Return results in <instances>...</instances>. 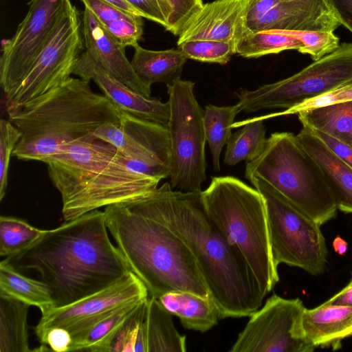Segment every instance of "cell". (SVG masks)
I'll use <instances>...</instances> for the list:
<instances>
[{
	"label": "cell",
	"mask_w": 352,
	"mask_h": 352,
	"mask_svg": "<svg viewBox=\"0 0 352 352\" xmlns=\"http://www.w3.org/2000/svg\"><path fill=\"white\" fill-rule=\"evenodd\" d=\"M280 1H292V0H280Z\"/></svg>",
	"instance_id": "7dc6e473"
},
{
	"label": "cell",
	"mask_w": 352,
	"mask_h": 352,
	"mask_svg": "<svg viewBox=\"0 0 352 352\" xmlns=\"http://www.w3.org/2000/svg\"><path fill=\"white\" fill-rule=\"evenodd\" d=\"M303 47L301 41L280 30L248 32L236 44V54L244 58H258Z\"/></svg>",
	"instance_id": "1f68e13d"
},
{
	"label": "cell",
	"mask_w": 352,
	"mask_h": 352,
	"mask_svg": "<svg viewBox=\"0 0 352 352\" xmlns=\"http://www.w3.org/2000/svg\"><path fill=\"white\" fill-rule=\"evenodd\" d=\"M73 74L88 82L93 80L116 107L138 118L167 126L170 106L155 98L133 91L109 73L97 58L84 50L76 62Z\"/></svg>",
	"instance_id": "e0dca14e"
},
{
	"label": "cell",
	"mask_w": 352,
	"mask_h": 352,
	"mask_svg": "<svg viewBox=\"0 0 352 352\" xmlns=\"http://www.w3.org/2000/svg\"><path fill=\"white\" fill-rule=\"evenodd\" d=\"M84 50L82 16L71 3L59 18L19 88L5 101L8 114L67 80Z\"/></svg>",
	"instance_id": "8fae6325"
},
{
	"label": "cell",
	"mask_w": 352,
	"mask_h": 352,
	"mask_svg": "<svg viewBox=\"0 0 352 352\" xmlns=\"http://www.w3.org/2000/svg\"><path fill=\"white\" fill-rule=\"evenodd\" d=\"M70 0H31L14 34L3 40L0 85L5 101L19 88L47 42Z\"/></svg>",
	"instance_id": "7c38bea8"
},
{
	"label": "cell",
	"mask_w": 352,
	"mask_h": 352,
	"mask_svg": "<svg viewBox=\"0 0 352 352\" xmlns=\"http://www.w3.org/2000/svg\"><path fill=\"white\" fill-rule=\"evenodd\" d=\"M148 298L117 330L107 352H146L143 324Z\"/></svg>",
	"instance_id": "836d02e7"
},
{
	"label": "cell",
	"mask_w": 352,
	"mask_h": 352,
	"mask_svg": "<svg viewBox=\"0 0 352 352\" xmlns=\"http://www.w3.org/2000/svg\"><path fill=\"white\" fill-rule=\"evenodd\" d=\"M280 31L298 38L303 45L300 52L309 54L314 60L333 52L340 45L339 38L333 32Z\"/></svg>",
	"instance_id": "d590c367"
},
{
	"label": "cell",
	"mask_w": 352,
	"mask_h": 352,
	"mask_svg": "<svg viewBox=\"0 0 352 352\" xmlns=\"http://www.w3.org/2000/svg\"><path fill=\"white\" fill-rule=\"evenodd\" d=\"M108 3L114 5L115 6L125 10L126 12L132 14L142 16L140 13L135 10L131 5H130L126 0H104Z\"/></svg>",
	"instance_id": "f6af8a7d"
},
{
	"label": "cell",
	"mask_w": 352,
	"mask_h": 352,
	"mask_svg": "<svg viewBox=\"0 0 352 352\" xmlns=\"http://www.w3.org/2000/svg\"><path fill=\"white\" fill-rule=\"evenodd\" d=\"M173 315L158 299L148 297L144 320L146 352H185L186 336L176 329Z\"/></svg>",
	"instance_id": "cb8c5ba5"
},
{
	"label": "cell",
	"mask_w": 352,
	"mask_h": 352,
	"mask_svg": "<svg viewBox=\"0 0 352 352\" xmlns=\"http://www.w3.org/2000/svg\"><path fill=\"white\" fill-rule=\"evenodd\" d=\"M326 302L336 305L352 307V278L342 289Z\"/></svg>",
	"instance_id": "ee69618b"
},
{
	"label": "cell",
	"mask_w": 352,
	"mask_h": 352,
	"mask_svg": "<svg viewBox=\"0 0 352 352\" xmlns=\"http://www.w3.org/2000/svg\"><path fill=\"white\" fill-rule=\"evenodd\" d=\"M143 18L164 27L168 25L173 10L166 0H126Z\"/></svg>",
	"instance_id": "f35d334b"
},
{
	"label": "cell",
	"mask_w": 352,
	"mask_h": 352,
	"mask_svg": "<svg viewBox=\"0 0 352 352\" xmlns=\"http://www.w3.org/2000/svg\"><path fill=\"white\" fill-rule=\"evenodd\" d=\"M251 0H215L203 6L186 22L177 41L194 39L238 41L249 31L247 15Z\"/></svg>",
	"instance_id": "ac0fdd59"
},
{
	"label": "cell",
	"mask_w": 352,
	"mask_h": 352,
	"mask_svg": "<svg viewBox=\"0 0 352 352\" xmlns=\"http://www.w3.org/2000/svg\"><path fill=\"white\" fill-rule=\"evenodd\" d=\"M297 114L302 126L324 133L352 147V100Z\"/></svg>",
	"instance_id": "83f0119b"
},
{
	"label": "cell",
	"mask_w": 352,
	"mask_h": 352,
	"mask_svg": "<svg viewBox=\"0 0 352 352\" xmlns=\"http://www.w3.org/2000/svg\"><path fill=\"white\" fill-rule=\"evenodd\" d=\"M303 328L308 341L316 348H342V341L352 336V307L323 302L305 308Z\"/></svg>",
	"instance_id": "44dd1931"
},
{
	"label": "cell",
	"mask_w": 352,
	"mask_h": 352,
	"mask_svg": "<svg viewBox=\"0 0 352 352\" xmlns=\"http://www.w3.org/2000/svg\"><path fill=\"white\" fill-rule=\"evenodd\" d=\"M247 179L264 199L276 265L299 267L315 276L324 272L327 248L321 226L295 208L261 177L253 175Z\"/></svg>",
	"instance_id": "ba28073f"
},
{
	"label": "cell",
	"mask_w": 352,
	"mask_h": 352,
	"mask_svg": "<svg viewBox=\"0 0 352 352\" xmlns=\"http://www.w3.org/2000/svg\"><path fill=\"white\" fill-rule=\"evenodd\" d=\"M245 175L261 177L320 226L337 215L320 168L292 133L271 134L261 154L247 162Z\"/></svg>",
	"instance_id": "52a82bcc"
},
{
	"label": "cell",
	"mask_w": 352,
	"mask_h": 352,
	"mask_svg": "<svg viewBox=\"0 0 352 352\" xmlns=\"http://www.w3.org/2000/svg\"><path fill=\"white\" fill-rule=\"evenodd\" d=\"M350 100H352V87H346L308 99L294 107L285 109L283 111L258 117L264 120L265 119L280 116L297 114L302 111L326 107Z\"/></svg>",
	"instance_id": "74e56055"
},
{
	"label": "cell",
	"mask_w": 352,
	"mask_h": 352,
	"mask_svg": "<svg viewBox=\"0 0 352 352\" xmlns=\"http://www.w3.org/2000/svg\"><path fill=\"white\" fill-rule=\"evenodd\" d=\"M26 221L14 217H0V256L10 257L26 249L44 233Z\"/></svg>",
	"instance_id": "d6a6232c"
},
{
	"label": "cell",
	"mask_w": 352,
	"mask_h": 352,
	"mask_svg": "<svg viewBox=\"0 0 352 352\" xmlns=\"http://www.w3.org/2000/svg\"><path fill=\"white\" fill-rule=\"evenodd\" d=\"M134 49L131 66L140 80L148 87L156 82L167 85L179 78L188 60L179 48L155 51L138 45Z\"/></svg>",
	"instance_id": "603a6c76"
},
{
	"label": "cell",
	"mask_w": 352,
	"mask_h": 352,
	"mask_svg": "<svg viewBox=\"0 0 352 352\" xmlns=\"http://www.w3.org/2000/svg\"><path fill=\"white\" fill-rule=\"evenodd\" d=\"M121 110L89 82L70 77L8 115L21 137L12 155L43 162L106 123L119 125Z\"/></svg>",
	"instance_id": "5b68a950"
},
{
	"label": "cell",
	"mask_w": 352,
	"mask_h": 352,
	"mask_svg": "<svg viewBox=\"0 0 352 352\" xmlns=\"http://www.w3.org/2000/svg\"><path fill=\"white\" fill-rule=\"evenodd\" d=\"M296 136L320 168L338 210L352 214V168L335 155L311 129L302 126Z\"/></svg>",
	"instance_id": "ffe728a7"
},
{
	"label": "cell",
	"mask_w": 352,
	"mask_h": 352,
	"mask_svg": "<svg viewBox=\"0 0 352 352\" xmlns=\"http://www.w3.org/2000/svg\"><path fill=\"white\" fill-rule=\"evenodd\" d=\"M145 300L118 307L97 319L89 327L71 334L72 342L69 352H107L117 330Z\"/></svg>",
	"instance_id": "d4e9b609"
},
{
	"label": "cell",
	"mask_w": 352,
	"mask_h": 352,
	"mask_svg": "<svg viewBox=\"0 0 352 352\" xmlns=\"http://www.w3.org/2000/svg\"><path fill=\"white\" fill-rule=\"evenodd\" d=\"M322 142L342 161L352 168V147L318 131H313Z\"/></svg>",
	"instance_id": "b9f144b4"
},
{
	"label": "cell",
	"mask_w": 352,
	"mask_h": 352,
	"mask_svg": "<svg viewBox=\"0 0 352 352\" xmlns=\"http://www.w3.org/2000/svg\"><path fill=\"white\" fill-rule=\"evenodd\" d=\"M82 34L85 50L94 55L113 76L140 94L151 98V87L135 73L121 45L85 7L82 16Z\"/></svg>",
	"instance_id": "d6986e66"
},
{
	"label": "cell",
	"mask_w": 352,
	"mask_h": 352,
	"mask_svg": "<svg viewBox=\"0 0 352 352\" xmlns=\"http://www.w3.org/2000/svg\"><path fill=\"white\" fill-rule=\"evenodd\" d=\"M102 27L123 47H135L143 35V17L104 0H80Z\"/></svg>",
	"instance_id": "4316f807"
},
{
	"label": "cell",
	"mask_w": 352,
	"mask_h": 352,
	"mask_svg": "<svg viewBox=\"0 0 352 352\" xmlns=\"http://www.w3.org/2000/svg\"><path fill=\"white\" fill-rule=\"evenodd\" d=\"M204 208L241 252L265 297L279 280L271 248L265 203L255 188L232 176L214 177L201 191Z\"/></svg>",
	"instance_id": "8992f818"
},
{
	"label": "cell",
	"mask_w": 352,
	"mask_h": 352,
	"mask_svg": "<svg viewBox=\"0 0 352 352\" xmlns=\"http://www.w3.org/2000/svg\"><path fill=\"white\" fill-rule=\"evenodd\" d=\"M177 46L188 59L220 65L226 64L236 54V44L223 41L194 39Z\"/></svg>",
	"instance_id": "e575fe53"
},
{
	"label": "cell",
	"mask_w": 352,
	"mask_h": 352,
	"mask_svg": "<svg viewBox=\"0 0 352 352\" xmlns=\"http://www.w3.org/2000/svg\"><path fill=\"white\" fill-rule=\"evenodd\" d=\"M113 145L124 157L143 164L151 177H169L170 147L167 126L138 118L122 110L120 124L106 123L94 133Z\"/></svg>",
	"instance_id": "5bb4252c"
},
{
	"label": "cell",
	"mask_w": 352,
	"mask_h": 352,
	"mask_svg": "<svg viewBox=\"0 0 352 352\" xmlns=\"http://www.w3.org/2000/svg\"><path fill=\"white\" fill-rule=\"evenodd\" d=\"M340 25L324 0H251L249 32L269 30L333 32Z\"/></svg>",
	"instance_id": "2e32d148"
},
{
	"label": "cell",
	"mask_w": 352,
	"mask_h": 352,
	"mask_svg": "<svg viewBox=\"0 0 352 352\" xmlns=\"http://www.w3.org/2000/svg\"><path fill=\"white\" fill-rule=\"evenodd\" d=\"M30 305L0 297V352H30L28 316Z\"/></svg>",
	"instance_id": "f1b7e54d"
},
{
	"label": "cell",
	"mask_w": 352,
	"mask_h": 352,
	"mask_svg": "<svg viewBox=\"0 0 352 352\" xmlns=\"http://www.w3.org/2000/svg\"><path fill=\"white\" fill-rule=\"evenodd\" d=\"M173 12L166 30L178 36L186 22L203 6L202 0H166Z\"/></svg>",
	"instance_id": "ab89813d"
},
{
	"label": "cell",
	"mask_w": 352,
	"mask_h": 352,
	"mask_svg": "<svg viewBox=\"0 0 352 352\" xmlns=\"http://www.w3.org/2000/svg\"><path fill=\"white\" fill-rule=\"evenodd\" d=\"M39 341L42 344L48 345L52 351L69 352L72 338L66 329L54 327L47 329Z\"/></svg>",
	"instance_id": "60d3db41"
},
{
	"label": "cell",
	"mask_w": 352,
	"mask_h": 352,
	"mask_svg": "<svg viewBox=\"0 0 352 352\" xmlns=\"http://www.w3.org/2000/svg\"><path fill=\"white\" fill-rule=\"evenodd\" d=\"M195 82L177 78L167 85L170 116L167 129L170 147L171 187L200 192L206 178V142L204 112L194 94Z\"/></svg>",
	"instance_id": "9c48e42d"
},
{
	"label": "cell",
	"mask_w": 352,
	"mask_h": 352,
	"mask_svg": "<svg viewBox=\"0 0 352 352\" xmlns=\"http://www.w3.org/2000/svg\"><path fill=\"white\" fill-rule=\"evenodd\" d=\"M105 223L131 270L149 297L171 292L211 296L192 253L174 232L134 200L105 207Z\"/></svg>",
	"instance_id": "3957f363"
},
{
	"label": "cell",
	"mask_w": 352,
	"mask_h": 352,
	"mask_svg": "<svg viewBox=\"0 0 352 352\" xmlns=\"http://www.w3.org/2000/svg\"><path fill=\"white\" fill-rule=\"evenodd\" d=\"M148 297L145 285L130 272L118 282L98 292L41 314L39 322L34 327V333L39 340L47 329L60 327L72 334L118 307Z\"/></svg>",
	"instance_id": "9a60e30c"
},
{
	"label": "cell",
	"mask_w": 352,
	"mask_h": 352,
	"mask_svg": "<svg viewBox=\"0 0 352 352\" xmlns=\"http://www.w3.org/2000/svg\"><path fill=\"white\" fill-rule=\"evenodd\" d=\"M104 211L65 221L5 260L20 272L34 270L50 290L54 307L69 305L118 282L131 272L111 241Z\"/></svg>",
	"instance_id": "7a4b0ae2"
},
{
	"label": "cell",
	"mask_w": 352,
	"mask_h": 352,
	"mask_svg": "<svg viewBox=\"0 0 352 352\" xmlns=\"http://www.w3.org/2000/svg\"><path fill=\"white\" fill-rule=\"evenodd\" d=\"M305 307L299 298L274 294L250 317L230 352H311L303 328Z\"/></svg>",
	"instance_id": "4fadbf2b"
},
{
	"label": "cell",
	"mask_w": 352,
	"mask_h": 352,
	"mask_svg": "<svg viewBox=\"0 0 352 352\" xmlns=\"http://www.w3.org/2000/svg\"><path fill=\"white\" fill-rule=\"evenodd\" d=\"M241 129L232 133L227 144L224 162L234 166L241 161L250 162L256 158L262 152L267 138L263 120L259 117L248 118L234 122L232 129L242 126Z\"/></svg>",
	"instance_id": "f546056e"
},
{
	"label": "cell",
	"mask_w": 352,
	"mask_h": 352,
	"mask_svg": "<svg viewBox=\"0 0 352 352\" xmlns=\"http://www.w3.org/2000/svg\"><path fill=\"white\" fill-rule=\"evenodd\" d=\"M43 162L62 199L65 221L110 205L143 197L161 181L129 169L112 144L90 135Z\"/></svg>",
	"instance_id": "277c9868"
},
{
	"label": "cell",
	"mask_w": 352,
	"mask_h": 352,
	"mask_svg": "<svg viewBox=\"0 0 352 352\" xmlns=\"http://www.w3.org/2000/svg\"><path fill=\"white\" fill-rule=\"evenodd\" d=\"M0 297L35 306L41 314L54 307V300L46 283L25 276L5 259L0 263Z\"/></svg>",
	"instance_id": "484cf974"
},
{
	"label": "cell",
	"mask_w": 352,
	"mask_h": 352,
	"mask_svg": "<svg viewBox=\"0 0 352 352\" xmlns=\"http://www.w3.org/2000/svg\"><path fill=\"white\" fill-rule=\"evenodd\" d=\"M157 299L187 329L206 332L220 320L219 309L211 296L181 291L166 293Z\"/></svg>",
	"instance_id": "7402d4cb"
},
{
	"label": "cell",
	"mask_w": 352,
	"mask_h": 352,
	"mask_svg": "<svg viewBox=\"0 0 352 352\" xmlns=\"http://www.w3.org/2000/svg\"><path fill=\"white\" fill-rule=\"evenodd\" d=\"M333 248L336 253L340 256L346 254L348 250V243L340 236H337L333 241Z\"/></svg>",
	"instance_id": "bcb514c9"
},
{
	"label": "cell",
	"mask_w": 352,
	"mask_h": 352,
	"mask_svg": "<svg viewBox=\"0 0 352 352\" xmlns=\"http://www.w3.org/2000/svg\"><path fill=\"white\" fill-rule=\"evenodd\" d=\"M237 104L219 107L208 104L204 112V126L206 142L212 157L214 170H220V155L232 135V125L239 113Z\"/></svg>",
	"instance_id": "4dcf8cb0"
},
{
	"label": "cell",
	"mask_w": 352,
	"mask_h": 352,
	"mask_svg": "<svg viewBox=\"0 0 352 352\" xmlns=\"http://www.w3.org/2000/svg\"><path fill=\"white\" fill-rule=\"evenodd\" d=\"M144 212L174 232L188 247L216 303L220 319L250 316L264 296L239 249L207 214L200 192H182L166 182L135 199Z\"/></svg>",
	"instance_id": "6da1fadb"
},
{
	"label": "cell",
	"mask_w": 352,
	"mask_h": 352,
	"mask_svg": "<svg viewBox=\"0 0 352 352\" xmlns=\"http://www.w3.org/2000/svg\"><path fill=\"white\" fill-rule=\"evenodd\" d=\"M21 137L19 130L9 120H0V200L6 195L10 157Z\"/></svg>",
	"instance_id": "8d00e7d4"
},
{
	"label": "cell",
	"mask_w": 352,
	"mask_h": 352,
	"mask_svg": "<svg viewBox=\"0 0 352 352\" xmlns=\"http://www.w3.org/2000/svg\"><path fill=\"white\" fill-rule=\"evenodd\" d=\"M340 25L352 33V0H324Z\"/></svg>",
	"instance_id": "7bdbcfd3"
},
{
	"label": "cell",
	"mask_w": 352,
	"mask_h": 352,
	"mask_svg": "<svg viewBox=\"0 0 352 352\" xmlns=\"http://www.w3.org/2000/svg\"><path fill=\"white\" fill-rule=\"evenodd\" d=\"M352 87V43L314 60L296 74L238 94L239 111L294 107L305 100L340 88Z\"/></svg>",
	"instance_id": "30bf717a"
}]
</instances>
